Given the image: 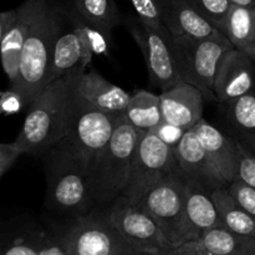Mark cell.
<instances>
[{
	"label": "cell",
	"mask_w": 255,
	"mask_h": 255,
	"mask_svg": "<svg viewBox=\"0 0 255 255\" xmlns=\"http://www.w3.org/2000/svg\"><path fill=\"white\" fill-rule=\"evenodd\" d=\"M254 60L236 47L223 55L217 67L214 95L218 102L228 104L255 90Z\"/></svg>",
	"instance_id": "14"
},
{
	"label": "cell",
	"mask_w": 255,
	"mask_h": 255,
	"mask_svg": "<svg viewBox=\"0 0 255 255\" xmlns=\"http://www.w3.org/2000/svg\"><path fill=\"white\" fill-rule=\"evenodd\" d=\"M136 255H158V254H152V253H142V254H136Z\"/></svg>",
	"instance_id": "38"
},
{
	"label": "cell",
	"mask_w": 255,
	"mask_h": 255,
	"mask_svg": "<svg viewBox=\"0 0 255 255\" xmlns=\"http://www.w3.org/2000/svg\"><path fill=\"white\" fill-rule=\"evenodd\" d=\"M212 197L218 208L224 227L238 234L255 238V219L234 199L228 186L214 189L212 192Z\"/></svg>",
	"instance_id": "25"
},
{
	"label": "cell",
	"mask_w": 255,
	"mask_h": 255,
	"mask_svg": "<svg viewBox=\"0 0 255 255\" xmlns=\"http://www.w3.org/2000/svg\"><path fill=\"white\" fill-rule=\"evenodd\" d=\"M54 157L47 189L50 207L61 212L85 211L94 202L90 174L60 154Z\"/></svg>",
	"instance_id": "13"
},
{
	"label": "cell",
	"mask_w": 255,
	"mask_h": 255,
	"mask_svg": "<svg viewBox=\"0 0 255 255\" xmlns=\"http://www.w3.org/2000/svg\"><path fill=\"white\" fill-rule=\"evenodd\" d=\"M138 21L139 26L131 25L128 29L143 54L153 84L161 87L162 91H166L183 82L174 59L168 30L156 29L139 19Z\"/></svg>",
	"instance_id": "11"
},
{
	"label": "cell",
	"mask_w": 255,
	"mask_h": 255,
	"mask_svg": "<svg viewBox=\"0 0 255 255\" xmlns=\"http://www.w3.org/2000/svg\"><path fill=\"white\" fill-rule=\"evenodd\" d=\"M226 105L227 119L237 139L255 152V90Z\"/></svg>",
	"instance_id": "24"
},
{
	"label": "cell",
	"mask_w": 255,
	"mask_h": 255,
	"mask_svg": "<svg viewBox=\"0 0 255 255\" xmlns=\"http://www.w3.org/2000/svg\"><path fill=\"white\" fill-rule=\"evenodd\" d=\"M75 11L84 21L111 37V31L121 22L115 0H71Z\"/></svg>",
	"instance_id": "26"
},
{
	"label": "cell",
	"mask_w": 255,
	"mask_h": 255,
	"mask_svg": "<svg viewBox=\"0 0 255 255\" xmlns=\"http://www.w3.org/2000/svg\"><path fill=\"white\" fill-rule=\"evenodd\" d=\"M131 2L142 22L151 25L156 29H167L162 20L158 0H131Z\"/></svg>",
	"instance_id": "28"
},
{
	"label": "cell",
	"mask_w": 255,
	"mask_h": 255,
	"mask_svg": "<svg viewBox=\"0 0 255 255\" xmlns=\"http://www.w3.org/2000/svg\"><path fill=\"white\" fill-rule=\"evenodd\" d=\"M125 120L138 131H152L162 121L161 99L146 90H138L131 95L124 114Z\"/></svg>",
	"instance_id": "22"
},
{
	"label": "cell",
	"mask_w": 255,
	"mask_h": 255,
	"mask_svg": "<svg viewBox=\"0 0 255 255\" xmlns=\"http://www.w3.org/2000/svg\"><path fill=\"white\" fill-rule=\"evenodd\" d=\"M26 106L24 99L21 95L14 89L6 90L1 94L0 97V107H1V112L4 115H14L21 111L22 107Z\"/></svg>",
	"instance_id": "34"
},
{
	"label": "cell",
	"mask_w": 255,
	"mask_h": 255,
	"mask_svg": "<svg viewBox=\"0 0 255 255\" xmlns=\"http://www.w3.org/2000/svg\"><path fill=\"white\" fill-rule=\"evenodd\" d=\"M62 31L64 12L50 0H44L22 47L17 82L10 87L21 95L26 107L49 85L55 45Z\"/></svg>",
	"instance_id": "2"
},
{
	"label": "cell",
	"mask_w": 255,
	"mask_h": 255,
	"mask_svg": "<svg viewBox=\"0 0 255 255\" xmlns=\"http://www.w3.org/2000/svg\"><path fill=\"white\" fill-rule=\"evenodd\" d=\"M228 189L237 202L244 208V211L255 219V189L243 182L242 179L228 184Z\"/></svg>",
	"instance_id": "30"
},
{
	"label": "cell",
	"mask_w": 255,
	"mask_h": 255,
	"mask_svg": "<svg viewBox=\"0 0 255 255\" xmlns=\"http://www.w3.org/2000/svg\"><path fill=\"white\" fill-rule=\"evenodd\" d=\"M171 44L182 81L201 90L204 99L217 101L214 95L217 67L223 55L234 49L228 37L221 30L201 39L171 35Z\"/></svg>",
	"instance_id": "5"
},
{
	"label": "cell",
	"mask_w": 255,
	"mask_h": 255,
	"mask_svg": "<svg viewBox=\"0 0 255 255\" xmlns=\"http://www.w3.org/2000/svg\"><path fill=\"white\" fill-rule=\"evenodd\" d=\"M233 5H238V6L244 7H253L255 9V0H231Z\"/></svg>",
	"instance_id": "37"
},
{
	"label": "cell",
	"mask_w": 255,
	"mask_h": 255,
	"mask_svg": "<svg viewBox=\"0 0 255 255\" xmlns=\"http://www.w3.org/2000/svg\"><path fill=\"white\" fill-rule=\"evenodd\" d=\"M154 134L161 139L162 142H164L166 144L171 147H176L179 143L182 138H183L184 133H186V129L181 128V127L176 126L173 124H169L167 121H162L158 126L154 129H152Z\"/></svg>",
	"instance_id": "32"
},
{
	"label": "cell",
	"mask_w": 255,
	"mask_h": 255,
	"mask_svg": "<svg viewBox=\"0 0 255 255\" xmlns=\"http://www.w3.org/2000/svg\"><path fill=\"white\" fill-rule=\"evenodd\" d=\"M186 223L188 242L197 241L208 229L223 226L212 191L189 178L186 191Z\"/></svg>",
	"instance_id": "19"
},
{
	"label": "cell",
	"mask_w": 255,
	"mask_h": 255,
	"mask_svg": "<svg viewBox=\"0 0 255 255\" xmlns=\"http://www.w3.org/2000/svg\"><path fill=\"white\" fill-rule=\"evenodd\" d=\"M44 0H25L20 6L0 14L1 62L9 87L17 82L22 47Z\"/></svg>",
	"instance_id": "12"
},
{
	"label": "cell",
	"mask_w": 255,
	"mask_h": 255,
	"mask_svg": "<svg viewBox=\"0 0 255 255\" xmlns=\"http://www.w3.org/2000/svg\"><path fill=\"white\" fill-rule=\"evenodd\" d=\"M159 99L162 116L169 124L188 131L203 119L204 96L193 85L181 82L162 91Z\"/></svg>",
	"instance_id": "17"
},
{
	"label": "cell",
	"mask_w": 255,
	"mask_h": 255,
	"mask_svg": "<svg viewBox=\"0 0 255 255\" xmlns=\"http://www.w3.org/2000/svg\"><path fill=\"white\" fill-rule=\"evenodd\" d=\"M199 248L214 255H255V238L221 226L204 232L197 241Z\"/></svg>",
	"instance_id": "21"
},
{
	"label": "cell",
	"mask_w": 255,
	"mask_h": 255,
	"mask_svg": "<svg viewBox=\"0 0 255 255\" xmlns=\"http://www.w3.org/2000/svg\"><path fill=\"white\" fill-rule=\"evenodd\" d=\"M69 92V76L61 77L50 82L27 106L22 128L15 138L25 153H44L62 141Z\"/></svg>",
	"instance_id": "3"
},
{
	"label": "cell",
	"mask_w": 255,
	"mask_h": 255,
	"mask_svg": "<svg viewBox=\"0 0 255 255\" xmlns=\"http://www.w3.org/2000/svg\"><path fill=\"white\" fill-rule=\"evenodd\" d=\"M69 82L65 136L52 149L90 174L97 157L110 142L117 122L124 115L115 116L86 104L75 91L72 74L69 75Z\"/></svg>",
	"instance_id": "1"
},
{
	"label": "cell",
	"mask_w": 255,
	"mask_h": 255,
	"mask_svg": "<svg viewBox=\"0 0 255 255\" xmlns=\"http://www.w3.org/2000/svg\"><path fill=\"white\" fill-rule=\"evenodd\" d=\"M72 82L80 99L106 114L122 116L131 100L128 92L110 82L96 70H91L90 72H74Z\"/></svg>",
	"instance_id": "15"
},
{
	"label": "cell",
	"mask_w": 255,
	"mask_h": 255,
	"mask_svg": "<svg viewBox=\"0 0 255 255\" xmlns=\"http://www.w3.org/2000/svg\"><path fill=\"white\" fill-rule=\"evenodd\" d=\"M188 177L178 169L157 182L141 206L162 229L173 248L188 242L186 223V191Z\"/></svg>",
	"instance_id": "6"
},
{
	"label": "cell",
	"mask_w": 255,
	"mask_h": 255,
	"mask_svg": "<svg viewBox=\"0 0 255 255\" xmlns=\"http://www.w3.org/2000/svg\"><path fill=\"white\" fill-rule=\"evenodd\" d=\"M61 237L69 255L138 254L112 226L109 213L79 217Z\"/></svg>",
	"instance_id": "9"
},
{
	"label": "cell",
	"mask_w": 255,
	"mask_h": 255,
	"mask_svg": "<svg viewBox=\"0 0 255 255\" xmlns=\"http://www.w3.org/2000/svg\"><path fill=\"white\" fill-rule=\"evenodd\" d=\"M101 30L84 21L79 16V22L70 31H62L57 39L52 55L50 82L74 72H84L91 64L95 54H107L109 42Z\"/></svg>",
	"instance_id": "8"
},
{
	"label": "cell",
	"mask_w": 255,
	"mask_h": 255,
	"mask_svg": "<svg viewBox=\"0 0 255 255\" xmlns=\"http://www.w3.org/2000/svg\"><path fill=\"white\" fill-rule=\"evenodd\" d=\"M25 152L16 141L0 144V177H4Z\"/></svg>",
	"instance_id": "31"
},
{
	"label": "cell",
	"mask_w": 255,
	"mask_h": 255,
	"mask_svg": "<svg viewBox=\"0 0 255 255\" xmlns=\"http://www.w3.org/2000/svg\"><path fill=\"white\" fill-rule=\"evenodd\" d=\"M2 255H40L39 237L36 239L17 238L5 249Z\"/></svg>",
	"instance_id": "33"
},
{
	"label": "cell",
	"mask_w": 255,
	"mask_h": 255,
	"mask_svg": "<svg viewBox=\"0 0 255 255\" xmlns=\"http://www.w3.org/2000/svg\"><path fill=\"white\" fill-rule=\"evenodd\" d=\"M239 157L238 179H242L255 189V152L237 139Z\"/></svg>",
	"instance_id": "29"
},
{
	"label": "cell",
	"mask_w": 255,
	"mask_h": 255,
	"mask_svg": "<svg viewBox=\"0 0 255 255\" xmlns=\"http://www.w3.org/2000/svg\"><path fill=\"white\" fill-rule=\"evenodd\" d=\"M193 6L213 25L216 29L223 30L233 4L231 0H189Z\"/></svg>",
	"instance_id": "27"
},
{
	"label": "cell",
	"mask_w": 255,
	"mask_h": 255,
	"mask_svg": "<svg viewBox=\"0 0 255 255\" xmlns=\"http://www.w3.org/2000/svg\"><path fill=\"white\" fill-rule=\"evenodd\" d=\"M158 255H159V254H158Z\"/></svg>",
	"instance_id": "40"
},
{
	"label": "cell",
	"mask_w": 255,
	"mask_h": 255,
	"mask_svg": "<svg viewBox=\"0 0 255 255\" xmlns=\"http://www.w3.org/2000/svg\"><path fill=\"white\" fill-rule=\"evenodd\" d=\"M178 169L173 147L162 142L152 131H141L128 182L121 197L131 204H141L157 182Z\"/></svg>",
	"instance_id": "7"
},
{
	"label": "cell",
	"mask_w": 255,
	"mask_h": 255,
	"mask_svg": "<svg viewBox=\"0 0 255 255\" xmlns=\"http://www.w3.org/2000/svg\"><path fill=\"white\" fill-rule=\"evenodd\" d=\"M39 243L40 255H69V252L62 241V237L55 238V237L40 234Z\"/></svg>",
	"instance_id": "35"
},
{
	"label": "cell",
	"mask_w": 255,
	"mask_h": 255,
	"mask_svg": "<svg viewBox=\"0 0 255 255\" xmlns=\"http://www.w3.org/2000/svg\"><path fill=\"white\" fill-rule=\"evenodd\" d=\"M159 255H214L208 253V252L203 251L199 248L194 242H188L182 246L176 247V248H171L168 251L163 252V253H158Z\"/></svg>",
	"instance_id": "36"
},
{
	"label": "cell",
	"mask_w": 255,
	"mask_h": 255,
	"mask_svg": "<svg viewBox=\"0 0 255 255\" xmlns=\"http://www.w3.org/2000/svg\"><path fill=\"white\" fill-rule=\"evenodd\" d=\"M251 57H252V59H253V60H254V62H255V51L253 52V54H252V55H251Z\"/></svg>",
	"instance_id": "39"
},
{
	"label": "cell",
	"mask_w": 255,
	"mask_h": 255,
	"mask_svg": "<svg viewBox=\"0 0 255 255\" xmlns=\"http://www.w3.org/2000/svg\"><path fill=\"white\" fill-rule=\"evenodd\" d=\"M193 129L223 181L227 184L237 181L239 169L237 138L224 134L204 119H202Z\"/></svg>",
	"instance_id": "18"
},
{
	"label": "cell",
	"mask_w": 255,
	"mask_h": 255,
	"mask_svg": "<svg viewBox=\"0 0 255 255\" xmlns=\"http://www.w3.org/2000/svg\"><path fill=\"white\" fill-rule=\"evenodd\" d=\"M222 32L237 50L251 56L255 51V9L233 5Z\"/></svg>",
	"instance_id": "23"
},
{
	"label": "cell",
	"mask_w": 255,
	"mask_h": 255,
	"mask_svg": "<svg viewBox=\"0 0 255 255\" xmlns=\"http://www.w3.org/2000/svg\"><path fill=\"white\" fill-rule=\"evenodd\" d=\"M141 131L122 116L111 139L100 153L90 173L94 202H115L122 196L131 173Z\"/></svg>",
	"instance_id": "4"
},
{
	"label": "cell",
	"mask_w": 255,
	"mask_h": 255,
	"mask_svg": "<svg viewBox=\"0 0 255 255\" xmlns=\"http://www.w3.org/2000/svg\"><path fill=\"white\" fill-rule=\"evenodd\" d=\"M174 154L181 171L192 181L203 184L212 192L228 186L211 161L193 128L186 131L183 138L174 147Z\"/></svg>",
	"instance_id": "16"
},
{
	"label": "cell",
	"mask_w": 255,
	"mask_h": 255,
	"mask_svg": "<svg viewBox=\"0 0 255 255\" xmlns=\"http://www.w3.org/2000/svg\"><path fill=\"white\" fill-rule=\"evenodd\" d=\"M164 26L173 36L207 37L217 30L189 0H158Z\"/></svg>",
	"instance_id": "20"
},
{
	"label": "cell",
	"mask_w": 255,
	"mask_h": 255,
	"mask_svg": "<svg viewBox=\"0 0 255 255\" xmlns=\"http://www.w3.org/2000/svg\"><path fill=\"white\" fill-rule=\"evenodd\" d=\"M109 218L125 241L138 254H158L173 248L157 222L142 208L119 197L109 211Z\"/></svg>",
	"instance_id": "10"
}]
</instances>
